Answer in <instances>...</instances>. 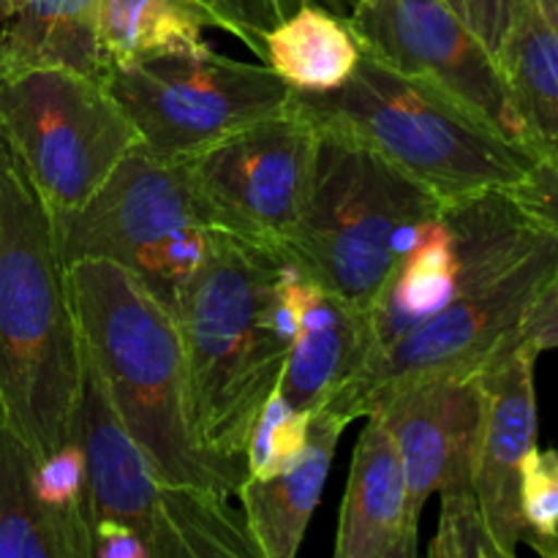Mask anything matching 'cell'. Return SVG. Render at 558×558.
<instances>
[{
    "label": "cell",
    "instance_id": "6da1fadb",
    "mask_svg": "<svg viewBox=\"0 0 558 558\" xmlns=\"http://www.w3.org/2000/svg\"><path fill=\"white\" fill-rule=\"evenodd\" d=\"M445 213L461 254L456 294L325 403L347 425L414 381L477 376L499 349L521 338L534 303L554 278L558 223L529 194V185L490 191Z\"/></svg>",
    "mask_w": 558,
    "mask_h": 558
},
{
    "label": "cell",
    "instance_id": "7a4b0ae2",
    "mask_svg": "<svg viewBox=\"0 0 558 558\" xmlns=\"http://www.w3.org/2000/svg\"><path fill=\"white\" fill-rule=\"evenodd\" d=\"M69 283L85 360L158 477L232 499L248 469L202 445L178 316L114 262H74Z\"/></svg>",
    "mask_w": 558,
    "mask_h": 558
},
{
    "label": "cell",
    "instance_id": "3957f363",
    "mask_svg": "<svg viewBox=\"0 0 558 558\" xmlns=\"http://www.w3.org/2000/svg\"><path fill=\"white\" fill-rule=\"evenodd\" d=\"M298 278L278 251L216 229L205 267L174 311L196 430L216 456L245 463L256 414L298 336Z\"/></svg>",
    "mask_w": 558,
    "mask_h": 558
},
{
    "label": "cell",
    "instance_id": "277c9868",
    "mask_svg": "<svg viewBox=\"0 0 558 558\" xmlns=\"http://www.w3.org/2000/svg\"><path fill=\"white\" fill-rule=\"evenodd\" d=\"M82 374L58 218L0 134V401L38 458L76 439Z\"/></svg>",
    "mask_w": 558,
    "mask_h": 558
},
{
    "label": "cell",
    "instance_id": "5b68a950",
    "mask_svg": "<svg viewBox=\"0 0 558 558\" xmlns=\"http://www.w3.org/2000/svg\"><path fill=\"white\" fill-rule=\"evenodd\" d=\"M314 129L352 136L417 180L445 207L490 191H521L539 161L434 82L403 74L371 54L343 85L292 93Z\"/></svg>",
    "mask_w": 558,
    "mask_h": 558
},
{
    "label": "cell",
    "instance_id": "8992f818",
    "mask_svg": "<svg viewBox=\"0 0 558 558\" xmlns=\"http://www.w3.org/2000/svg\"><path fill=\"white\" fill-rule=\"evenodd\" d=\"M441 210L430 191L379 153L316 129L308 194L281 256L319 287L374 308L398 256Z\"/></svg>",
    "mask_w": 558,
    "mask_h": 558
},
{
    "label": "cell",
    "instance_id": "52a82bcc",
    "mask_svg": "<svg viewBox=\"0 0 558 558\" xmlns=\"http://www.w3.org/2000/svg\"><path fill=\"white\" fill-rule=\"evenodd\" d=\"M76 439L85 452L93 521L107 518L131 526L153 558H259L243 512L229 507V496L180 488L158 477L87 360Z\"/></svg>",
    "mask_w": 558,
    "mask_h": 558
},
{
    "label": "cell",
    "instance_id": "ba28073f",
    "mask_svg": "<svg viewBox=\"0 0 558 558\" xmlns=\"http://www.w3.org/2000/svg\"><path fill=\"white\" fill-rule=\"evenodd\" d=\"M104 85L140 134L142 150L191 158L292 107V87L262 63H240L207 44L112 65Z\"/></svg>",
    "mask_w": 558,
    "mask_h": 558
},
{
    "label": "cell",
    "instance_id": "9c48e42d",
    "mask_svg": "<svg viewBox=\"0 0 558 558\" xmlns=\"http://www.w3.org/2000/svg\"><path fill=\"white\" fill-rule=\"evenodd\" d=\"M0 134L54 218L80 210L140 147L134 123L104 80L69 69L0 76Z\"/></svg>",
    "mask_w": 558,
    "mask_h": 558
},
{
    "label": "cell",
    "instance_id": "30bf717a",
    "mask_svg": "<svg viewBox=\"0 0 558 558\" xmlns=\"http://www.w3.org/2000/svg\"><path fill=\"white\" fill-rule=\"evenodd\" d=\"M483 392L477 376H436L379 398L365 417H376L392 436L409 501L423 515L430 494L441 496L434 558H499L485 532L474 494Z\"/></svg>",
    "mask_w": 558,
    "mask_h": 558
},
{
    "label": "cell",
    "instance_id": "8fae6325",
    "mask_svg": "<svg viewBox=\"0 0 558 558\" xmlns=\"http://www.w3.org/2000/svg\"><path fill=\"white\" fill-rule=\"evenodd\" d=\"M314 153L316 129L289 107L183 161L218 232L281 254L308 194Z\"/></svg>",
    "mask_w": 558,
    "mask_h": 558
},
{
    "label": "cell",
    "instance_id": "7c38bea8",
    "mask_svg": "<svg viewBox=\"0 0 558 558\" xmlns=\"http://www.w3.org/2000/svg\"><path fill=\"white\" fill-rule=\"evenodd\" d=\"M189 227L216 229L210 205L183 158H158L134 147L101 189L58 218L69 265L104 259L147 281L169 240Z\"/></svg>",
    "mask_w": 558,
    "mask_h": 558
},
{
    "label": "cell",
    "instance_id": "4fadbf2b",
    "mask_svg": "<svg viewBox=\"0 0 558 558\" xmlns=\"http://www.w3.org/2000/svg\"><path fill=\"white\" fill-rule=\"evenodd\" d=\"M347 25L365 54L434 82L526 147L499 63L441 0H357Z\"/></svg>",
    "mask_w": 558,
    "mask_h": 558
},
{
    "label": "cell",
    "instance_id": "5bb4252c",
    "mask_svg": "<svg viewBox=\"0 0 558 558\" xmlns=\"http://www.w3.org/2000/svg\"><path fill=\"white\" fill-rule=\"evenodd\" d=\"M537 357L515 338L477 374L483 412L474 447V494L499 558H512L523 543L521 480L526 458L537 447Z\"/></svg>",
    "mask_w": 558,
    "mask_h": 558
},
{
    "label": "cell",
    "instance_id": "9a60e30c",
    "mask_svg": "<svg viewBox=\"0 0 558 558\" xmlns=\"http://www.w3.org/2000/svg\"><path fill=\"white\" fill-rule=\"evenodd\" d=\"M298 294L300 327L278 390L294 409L314 412L368 368L376 354L374 316L371 308L319 287L303 272Z\"/></svg>",
    "mask_w": 558,
    "mask_h": 558
},
{
    "label": "cell",
    "instance_id": "2e32d148",
    "mask_svg": "<svg viewBox=\"0 0 558 558\" xmlns=\"http://www.w3.org/2000/svg\"><path fill=\"white\" fill-rule=\"evenodd\" d=\"M417 526L392 436L379 420L365 417L349 466L336 558H414Z\"/></svg>",
    "mask_w": 558,
    "mask_h": 558
},
{
    "label": "cell",
    "instance_id": "e0dca14e",
    "mask_svg": "<svg viewBox=\"0 0 558 558\" xmlns=\"http://www.w3.org/2000/svg\"><path fill=\"white\" fill-rule=\"evenodd\" d=\"M349 425L330 409L311 412L308 441L298 461L276 477H245L238 488L245 526L259 558H294L325 494L336 447Z\"/></svg>",
    "mask_w": 558,
    "mask_h": 558
},
{
    "label": "cell",
    "instance_id": "ac0fdd59",
    "mask_svg": "<svg viewBox=\"0 0 558 558\" xmlns=\"http://www.w3.org/2000/svg\"><path fill=\"white\" fill-rule=\"evenodd\" d=\"M523 145L558 174V31L539 0H518L499 58Z\"/></svg>",
    "mask_w": 558,
    "mask_h": 558
},
{
    "label": "cell",
    "instance_id": "d6986e66",
    "mask_svg": "<svg viewBox=\"0 0 558 558\" xmlns=\"http://www.w3.org/2000/svg\"><path fill=\"white\" fill-rule=\"evenodd\" d=\"M458 281H461L458 238L450 218L441 210L417 229L412 245L398 256L390 278L371 308L376 336L374 360L387 352L398 338L439 314L456 294Z\"/></svg>",
    "mask_w": 558,
    "mask_h": 558
},
{
    "label": "cell",
    "instance_id": "ffe728a7",
    "mask_svg": "<svg viewBox=\"0 0 558 558\" xmlns=\"http://www.w3.org/2000/svg\"><path fill=\"white\" fill-rule=\"evenodd\" d=\"M31 69H69L104 80L98 0H22L0 22V76Z\"/></svg>",
    "mask_w": 558,
    "mask_h": 558
},
{
    "label": "cell",
    "instance_id": "44dd1931",
    "mask_svg": "<svg viewBox=\"0 0 558 558\" xmlns=\"http://www.w3.org/2000/svg\"><path fill=\"white\" fill-rule=\"evenodd\" d=\"M262 54L292 90L325 93L352 76L363 49L347 22L319 5H300L265 33Z\"/></svg>",
    "mask_w": 558,
    "mask_h": 558
},
{
    "label": "cell",
    "instance_id": "7402d4cb",
    "mask_svg": "<svg viewBox=\"0 0 558 558\" xmlns=\"http://www.w3.org/2000/svg\"><path fill=\"white\" fill-rule=\"evenodd\" d=\"M0 558H76L38 494V456L0 401Z\"/></svg>",
    "mask_w": 558,
    "mask_h": 558
},
{
    "label": "cell",
    "instance_id": "603a6c76",
    "mask_svg": "<svg viewBox=\"0 0 558 558\" xmlns=\"http://www.w3.org/2000/svg\"><path fill=\"white\" fill-rule=\"evenodd\" d=\"M205 27L210 22L194 0H98V44L109 69L202 47Z\"/></svg>",
    "mask_w": 558,
    "mask_h": 558
},
{
    "label": "cell",
    "instance_id": "cb8c5ba5",
    "mask_svg": "<svg viewBox=\"0 0 558 558\" xmlns=\"http://www.w3.org/2000/svg\"><path fill=\"white\" fill-rule=\"evenodd\" d=\"M311 412L294 409L281 390H272L262 403L256 423L245 445V469L248 477L267 480L287 472L308 441Z\"/></svg>",
    "mask_w": 558,
    "mask_h": 558
},
{
    "label": "cell",
    "instance_id": "d4e9b609",
    "mask_svg": "<svg viewBox=\"0 0 558 558\" xmlns=\"http://www.w3.org/2000/svg\"><path fill=\"white\" fill-rule=\"evenodd\" d=\"M523 543L534 554L558 558V450L534 447L521 480Z\"/></svg>",
    "mask_w": 558,
    "mask_h": 558
},
{
    "label": "cell",
    "instance_id": "484cf974",
    "mask_svg": "<svg viewBox=\"0 0 558 558\" xmlns=\"http://www.w3.org/2000/svg\"><path fill=\"white\" fill-rule=\"evenodd\" d=\"M529 194L558 223V174L539 163L537 174L529 183ZM521 341L529 343L537 354L548 352V349H558V267L550 283L545 287V292L534 303L532 314H529L526 325L521 330Z\"/></svg>",
    "mask_w": 558,
    "mask_h": 558
},
{
    "label": "cell",
    "instance_id": "4316f807",
    "mask_svg": "<svg viewBox=\"0 0 558 558\" xmlns=\"http://www.w3.org/2000/svg\"><path fill=\"white\" fill-rule=\"evenodd\" d=\"M205 11L210 27L238 36L254 52H262V38L287 16L281 0H194Z\"/></svg>",
    "mask_w": 558,
    "mask_h": 558
},
{
    "label": "cell",
    "instance_id": "83f0119b",
    "mask_svg": "<svg viewBox=\"0 0 558 558\" xmlns=\"http://www.w3.org/2000/svg\"><path fill=\"white\" fill-rule=\"evenodd\" d=\"M494 58H499L510 33L518 0H441Z\"/></svg>",
    "mask_w": 558,
    "mask_h": 558
},
{
    "label": "cell",
    "instance_id": "f1b7e54d",
    "mask_svg": "<svg viewBox=\"0 0 558 558\" xmlns=\"http://www.w3.org/2000/svg\"><path fill=\"white\" fill-rule=\"evenodd\" d=\"M90 558H153V554L134 529L101 518L90 526Z\"/></svg>",
    "mask_w": 558,
    "mask_h": 558
},
{
    "label": "cell",
    "instance_id": "f546056e",
    "mask_svg": "<svg viewBox=\"0 0 558 558\" xmlns=\"http://www.w3.org/2000/svg\"><path fill=\"white\" fill-rule=\"evenodd\" d=\"M539 5H543V11H545V16L550 20V25L558 31V0H539Z\"/></svg>",
    "mask_w": 558,
    "mask_h": 558
},
{
    "label": "cell",
    "instance_id": "4dcf8cb0",
    "mask_svg": "<svg viewBox=\"0 0 558 558\" xmlns=\"http://www.w3.org/2000/svg\"><path fill=\"white\" fill-rule=\"evenodd\" d=\"M22 0H0V22H5L9 16H14V11L20 9Z\"/></svg>",
    "mask_w": 558,
    "mask_h": 558
},
{
    "label": "cell",
    "instance_id": "1f68e13d",
    "mask_svg": "<svg viewBox=\"0 0 558 558\" xmlns=\"http://www.w3.org/2000/svg\"><path fill=\"white\" fill-rule=\"evenodd\" d=\"M281 5L287 9V14H292V0H281Z\"/></svg>",
    "mask_w": 558,
    "mask_h": 558
}]
</instances>
